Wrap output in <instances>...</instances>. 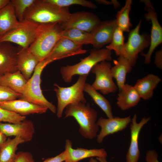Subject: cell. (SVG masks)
<instances>
[{
    "mask_svg": "<svg viewBox=\"0 0 162 162\" xmlns=\"http://www.w3.org/2000/svg\"><path fill=\"white\" fill-rule=\"evenodd\" d=\"M71 13L68 8H60L44 0H37L25 13L24 20L38 25L59 23L68 20Z\"/></svg>",
    "mask_w": 162,
    "mask_h": 162,
    "instance_id": "1",
    "label": "cell"
},
{
    "mask_svg": "<svg viewBox=\"0 0 162 162\" xmlns=\"http://www.w3.org/2000/svg\"><path fill=\"white\" fill-rule=\"evenodd\" d=\"M63 30L59 23L39 25L35 38L28 48V50L39 62L44 60L62 38Z\"/></svg>",
    "mask_w": 162,
    "mask_h": 162,
    "instance_id": "2",
    "label": "cell"
},
{
    "mask_svg": "<svg viewBox=\"0 0 162 162\" xmlns=\"http://www.w3.org/2000/svg\"><path fill=\"white\" fill-rule=\"evenodd\" d=\"M71 104L65 107V118L73 117L79 125V132L85 138L92 139L97 136L99 130L97 113L89 103Z\"/></svg>",
    "mask_w": 162,
    "mask_h": 162,
    "instance_id": "3",
    "label": "cell"
},
{
    "mask_svg": "<svg viewBox=\"0 0 162 162\" xmlns=\"http://www.w3.org/2000/svg\"><path fill=\"white\" fill-rule=\"evenodd\" d=\"M54 61L46 58L40 62L31 78L27 80L20 97V99L45 107L56 113L55 106L48 101L44 96L40 87L41 75L44 68Z\"/></svg>",
    "mask_w": 162,
    "mask_h": 162,
    "instance_id": "4",
    "label": "cell"
},
{
    "mask_svg": "<svg viewBox=\"0 0 162 162\" xmlns=\"http://www.w3.org/2000/svg\"><path fill=\"white\" fill-rule=\"evenodd\" d=\"M112 60L111 51L106 48L92 50L89 54L84 58L81 59L78 63L73 65L62 66L60 72L64 81L70 82L75 75H88L93 67L97 64L104 61Z\"/></svg>",
    "mask_w": 162,
    "mask_h": 162,
    "instance_id": "5",
    "label": "cell"
},
{
    "mask_svg": "<svg viewBox=\"0 0 162 162\" xmlns=\"http://www.w3.org/2000/svg\"><path fill=\"white\" fill-rule=\"evenodd\" d=\"M88 76L79 75L76 82L68 87H60L56 83L54 84V90L58 100L56 116L58 118L62 117L64 109L68 105L79 103H86L83 92Z\"/></svg>",
    "mask_w": 162,
    "mask_h": 162,
    "instance_id": "6",
    "label": "cell"
},
{
    "mask_svg": "<svg viewBox=\"0 0 162 162\" xmlns=\"http://www.w3.org/2000/svg\"><path fill=\"white\" fill-rule=\"evenodd\" d=\"M39 25L23 20L0 38V43H13L23 48L28 49L33 42Z\"/></svg>",
    "mask_w": 162,
    "mask_h": 162,
    "instance_id": "7",
    "label": "cell"
},
{
    "mask_svg": "<svg viewBox=\"0 0 162 162\" xmlns=\"http://www.w3.org/2000/svg\"><path fill=\"white\" fill-rule=\"evenodd\" d=\"M111 68L110 62L104 61L96 64L91 70L95 75V80L92 86L104 94L115 93L118 89L113 81Z\"/></svg>",
    "mask_w": 162,
    "mask_h": 162,
    "instance_id": "8",
    "label": "cell"
},
{
    "mask_svg": "<svg viewBox=\"0 0 162 162\" xmlns=\"http://www.w3.org/2000/svg\"><path fill=\"white\" fill-rule=\"evenodd\" d=\"M142 20L136 27L130 31L127 42L124 44L125 57L132 66L135 64L139 53L150 45V37L147 34L140 33Z\"/></svg>",
    "mask_w": 162,
    "mask_h": 162,
    "instance_id": "9",
    "label": "cell"
},
{
    "mask_svg": "<svg viewBox=\"0 0 162 162\" xmlns=\"http://www.w3.org/2000/svg\"><path fill=\"white\" fill-rule=\"evenodd\" d=\"M143 1L145 3L147 12L145 15V18L147 20H150L152 24L149 50L146 54L141 53V55L144 57V63L149 64L151 62V57L153 52L156 47L162 43V28L158 22L157 14L150 1Z\"/></svg>",
    "mask_w": 162,
    "mask_h": 162,
    "instance_id": "10",
    "label": "cell"
},
{
    "mask_svg": "<svg viewBox=\"0 0 162 162\" xmlns=\"http://www.w3.org/2000/svg\"><path fill=\"white\" fill-rule=\"evenodd\" d=\"M100 21L93 13L82 11L71 13L68 20L60 24L63 29L75 28L90 33Z\"/></svg>",
    "mask_w": 162,
    "mask_h": 162,
    "instance_id": "11",
    "label": "cell"
},
{
    "mask_svg": "<svg viewBox=\"0 0 162 162\" xmlns=\"http://www.w3.org/2000/svg\"><path fill=\"white\" fill-rule=\"evenodd\" d=\"M117 28L115 19L100 21L90 32L92 37V45L94 49H100L110 44Z\"/></svg>",
    "mask_w": 162,
    "mask_h": 162,
    "instance_id": "12",
    "label": "cell"
},
{
    "mask_svg": "<svg viewBox=\"0 0 162 162\" xmlns=\"http://www.w3.org/2000/svg\"><path fill=\"white\" fill-rule=\"evenodd\" d=\"M131 120L130 116L124 118L114 117L107 118L100 117L97 121L98 125L101 128L100 131L97 136L98 142L101 144L107 136L125 129Z\"/></svg>",
    "mask_w": 162,
    "mask_h": 162,
    "instance_id": "13",
    "label": "cell"
},
{
    "mask_svg": "<svg viewBox=\"0 0 162 162\" xmlns=\"http://www.w3.org/2000/svg\"><path fill=\"white\" fill-rule=\"evenodd\" d=\"M0 131L7 137L20 136L26 142L32 140L35 129L32 122L25 119L16 123L0 122Z\"/></svg>",
    "mask_w": 162,
    "mask_h": 162,
    "instance_id": "14",
    "label": "cell"
},
{
    "mask_svg": "<svg viewBox=\"0 0 162 162\" xmlns=\"http://www.w3.org/2000/svg\"><path fill=\"white\" fill-rule=\"evenodd\" d=\"M18 48L10 43H0V76L18 70L17 55Z\"/></svg>",
    "mask_w": 162,
    "mask_h": 162,
    "instance_id": "15",
    "label": "cell"
},
{
    "mask_svg": "<svg viewBox=\"0 0 162 162\" xmlns=\"http://www.w3.org/2000/svg\"><path fill=\"white\" fill-rule=\"evenodd\" d=\"M137 116L135 114L131 118L130 128V142L126 155V162H138L140 152L138 140L140 132L142 127L150 120V117H143L139 123L137 122Z\"/></svg>",
    "mask_w": 162,
    "mask_h": 162,
    "instance_id": "16",
    "label": "cell"
},
{
    "mask_svg": "<svg viewBox=\"0 0 162 162\" xmlns=\"http://www.w3.org/2000/svg\"><path fill=\"white\" fill-rule=\"evenodd\" d=\"M82 46L68 38H62L57 43L47 58H51L55 61L73 56L84 54L87 51L82 49Z\"/></svg>",
    "mask_w": 162,
    "mask_h": 162,
    "instance_id": "17",
    "label": "cell"
},
{
    "mask_svg": "<svg viewBox=\"0 0 162 162\" xmlns=\"http://www.w3.org/2000/svg\"><path fill=\"white\" fill-rule=\"evenodd\" d=\"M0 107L24 116L32 114H43L48 110L45 107L20 99L1 103Z\"/></svg>",
    "mask_w": 162,
    "mask_h": 162,
    "instance_id": "18",
    "label": "cell"
},
{
    "mask_svg": "<svg viewBox=\"0 0 162 162\" xmlns=\"http://www.w3.org/2000/svg\"><path fill=\"white\" fill-rule=\"evenodd\" d=\"M65 150L66 152L65 162H78L88 158L96 157L106 158L107 156L106 151L103 148L88 149L79 148L74 149L72 148L71 141L68 139L66 140Z\"/></svg>",
    "mask_w": 162,
    "mask_h": 162,
    "instance_id": "19",
    "label": "cell"
},
{
    "mask_svg": "<svg viewBox=\"0 0 162 162\" xmlns=\"http://www.w3.org/2000/svg\"><path fill=\"white\" fill-rule=\"evenodd\" d=\"M39 62L28 48L20 47L18 49L17 55L18 68L27 80L31 78Z\"/></svg>",
    "mask_w": 162,
    "mask_h": 162,
    "instance_id": "20",
    "label": "cell"
},
{
    "mask_svg": "<svg viewBox=\"0 0 162 162\" xmlns=\"http://www.w3.org/2000/svg\"><path fill=\"white\" fill-rule=\"evenodd\" d=\"M161 81L158 76L150 74L138 80L134 86L141 99L148 100L153 97L154 90Z\"/></svg>",
    "mask_w": 162,
    "mask_h": 162,
    "instance_id": "21",
    "label": "cell"
},
{
    "mask_svg": "<svg viewBox=\"0 0 162 162\" xmlns=\"http://www.w3.org/2000/svg\"><path fill=\"white\" fill-rule=\"evenodd\" d=\"M140 99L134 86L125 83L119 90L116 104L121 110L125 111L137 105Z\"/></svg>",
    "mask_w": 162,
    "mask_h": 162,
    "instance_id": "22",
    "label": "cell"
},
{
    "mask_svg": "<svg viewBox=\"0 0 162 162\" xmlns=\"http://www.w3.org/2000/svg\"><path fill=\"white\" fill-rule=\"evenodd\" d=\"M114 62L115 65L111 68V72L120 90L125 84L126 75L131 71L133 66L124 56H119L117 60H114Z\"/></svg>",
    "mask_w": 162,
    "mask_h": 162,
    "instance_id": "23",
    "label": "cell"
},
{
    "mask_svg": "<svg viewBox=\"0 0 162 162\" xmlns=\"http://www.w3.org/2000/svg\"><path fill=\"white\" fill-rule=\"evenodd\" d=\"M27 80L19 70L0 76V85L21 95Z\"/></svg>",
    "mask_w": 162,
    "mask_h": 162,
    "instance_id": "24",
    "label": "cell"
},
{
    "mask_svg": "<svg viewBox=\"0 0 162 162\" xmlns=\"http://www.w3.org/2000/svg\"><path fill=\"white\" fill-rule=\"evenodd\" d=\"M19 22L10 1L0 10V38L16 27Z\"/></svg>",
    "mask_w": 162,
    "mask_h": 162,
    "instance_id": "25",
    "label": "cell"
},
{
    "mask_svg": "<svg viewBox=\"0 0 162 162\" xmlns=\"http://www.w3.org/2000/svg\"><path fill=\"white\" fill-rule=\"evenodd\" d=\"M24 142L20 136H15L13 139L8 138L0 147V162H14L18 146Z\"/></svg>",
    "mask_w": 162,
    "mask_h": 162,
    "instance_id": "26",
    "label": "cell"
},
{
    "mask_svg": "<svg viewBox=\"0 0 162 162\" xmlns=\"http://www.w3.org/2000/svg\"><path fill=\"white\" fill-rule=\"evenodd\" d=\"M84 92L87 93L95 103L103 111L108 118L114 117L111 106L109 101L103 95L97 92L90 84L86 83Z\"/></svg>",
    "mask_w": 162,
    "mask_h": 162,
    "instance_id": "27",
    "label": "cell"
},
{
    "mask_svg": "<svg viewBox=\"0 0 162 162\" xmlns=\"http://www.w3.org/2000/svg\"><path fill=\"white\" fill-rule=\"evenodd\" d=\"M62 38H68L82 45L92 43V37L90 33L75 28L64 29Z\"/></svg>",
    "mask_w": 162,
    "mask_h": 162,
    "instance_id": "28",
    "label": "cell"
},
{
    "mask_svg": "<svg viewBox=\"0 0 162 162\" xmlns=\"http://www.w3.org/2000/svg\"><path fill=\"white\" fill-rule=\"evenodd\" d=\"M132 3L131 0H126L124 6L116 15L115 20L117 27L123 32H130V28L132 26L129 17Z\"/></svg>",
    "mask_w": 162,
    "mask_h": 162,
    "instance_id": "29",
    "label": "cell"
},
{
    "mask_svg": "<svg viewBox=\"0 0 162 162\" xmlns=\"http://www.w3.org/2000/svg\"><path fill=\"white\" fill-rule=\"evenodd\" d=\"M123 32L117 27L114 33L111 42L106 48L111 51L113 50L117 56L125 57L124 38Z\"/></svg>",
    "mask_w": 162,
    "mask_h": 162,
    "instance_id": "30",
    "label": "cell"
},
{
    "mask_svg": "<svg viewBox=\"0 0 162 162\" xmlns=\"http://www.w3.org/2000/svg\"><path fill=\"white\" fill-rule=\"evenodd\" d=\"M37 0H11L10 2L14 10L16 17L19 22L24 20L26 10Z\"/></svg>",
    "mask_w": 162,
    "mask_h": 162,
    "instance_id": "31",
    "label": "cell"
},
{
    "mask_svg": "<svg viewBox=\"0 0 162 162\" xmlns=\"http://www.w3.org/2000/svg\"><path fill=\"white\" fill-rule=\"evenodd\" d=\"M51 4L60 8H68L73 5H77L91 9H96V5L90 1L86 0H44Z\"/></svg>",
    "mask_w": 162,
    "mask_h": 162,
    "instance_id": "32",
    "label": "cell"
},
{
    "mask_svg": "<svg viewBox=\"0 0 162 162\" xmlns=\"http://www.w3.org/2000/svg\"><path fill=\"white\" fill-rule=\"evenodd\" d=\"M26 119V116H21L0 107V122L16 123L24 121Z\"/></svg>",
    "mask_w": 162,
    "mask_h": 162,
    "instance_id": "33",
    "label": "cell"
},
{
    "mask_svg": "<svg viewBox=\"0 0 162 162\" xmlns=\"http://www.w3.org/2000/svg\"><path fill=\"white\" fill-rule=\"evenodd\" d=\"M21 95L9 88L0 85V103L20 98Z\"/></svg>",
    "mask_w": 162,
    "mask_h": 162,
    "instance_id": "34",
    "label": "cell"
},
{
    "mask_svg": "<svg viewBox=\"0 0 162 162\" xmlns=\"http://www.w3.org/2000/svg\"><path fill=\"white\" fill-rule=\"evenodd\" d=\"M14 162H35L32 154L27 152L20 151L16 153Z\"/></svg>",
    "mask_w": 162,
    "mask_h": 162,
    "instance_id": "35",
    "label": "cell"
},
{
    "mask_svg": "<svg viewBox=\"0 0 162 162\" xmlns=\"http://www.w3.org/2000/svg\"><path fill=\"white\" fill-rule=\"evenodd\" d=\"M158 155L154 150L148 151L146 153V162H160L158 160Z\"/></svg>",
    "mask_w": 162,
    "mask_h": 162,
    "instance_id": "36",
    "label": "cell"
},
{
    "mask_svg": "<svg viewBox=\"0 0 162 162\" xmlns=\"http://www.w3.org/2000/svg\"><path fill=\"white\" fill-rule=\"evenodd\" d=\"M66 157L65 150L54 157L48 158L43 162H62L65 161Z\"/></svg>",
    "mask_w": 162,
    "mask_h": 162,
    "instance_id": "37",
    "label": "cell"
},
{
    "mask_svg": "<svg viewBox=\"0 0 162 162\" xmlns=\"http://www.w3.org/2000/svg\"><path fill=\"white\" fill-rule=\"evenodd\" d=\"M154 64L156 67L162 69V49L156 52L155 54Z\"/></svg>",
    "mask_w": 162,
    "mask_h": 162,
    "instance_id": "38",
    "label": "cell"
},
{
    "mask_svg": "<svg viewBox=\"0 0 162 162\" xmlns=\"http://www.w3.org/2000/svg\"><path fill=\"white\" fill-rule=\"evenodd\" d=\"M7 136L0 131V147L7 140Z\"/></svg>",
    "mask_w": 162,
    "mask_h": 162,
    "instance_id": "39",
    "label": "cell"
},
{
    "mask_svg": "<svg viewBox=\"0 0 162 162\" xmlns=\"http://www.w3.org/2000/svg\"><path fill=\"white\" fill-rule=\"evenodd\" d=\"M10 0H0V10L8 4Z\"/></svg>",
    "mask_w": 162,
    "mask_h": 162,
    "instance_id": "40",
    "label": "cell"
},
{
    "mask_svg": "<svg viewBox=\"0 0 162 162\" xmlns=\"http://www.w3.org/2000/svg\"><path fill=\"white\" fill-rule=\"evenodd\" d=\"M96 1L100 4H102L106 5L113 4L112 2L104 0H96Z\"/></svg>",
    "mask_w": 162,
    "mask_h": 162,
    "instance_id": "41",
    "label": "cell"
},
{
    "mask_svg": "<svg viewBox=\"0 0 162 162\" xmlns=\"http://www.w3.org/2000/svg\"><path fill=\"white\" fill-rule=\"evenodd\" d=\"M96 159L100 162H108L106 160V158H100L97 157Z\"/></svg>",
    "mask_w": 162,
    "mask_h": 162,
    "instance_id": "42",
    "label": "cell"
},
{
    "mask_svg": "<svg viewBox=\"0 0 162 162\" xmlns=\"http://www.w3.org/2000/svg\"><path fill=\"white\" fill-rule=\"evenodd\" d=\"M88 162H99L98 160L94 159L93 157L91 158L88 161Z\"/></svg>",
    "mask_w": 162,
    "mask_h": 162,
    "instance_id": "43",
    "label": "cell"
},
{
    "mask_svg": "<svg viewBox=\"0 0 162 162\" xmlns=\"http://www.w3.org/2000/svg\"></svg>",
    "mask_w": 162,
    "mask_h": 162,
    "instance_id": "44",
    "label": "cell"
}]
</instances>
